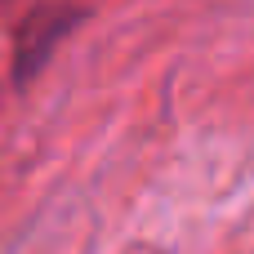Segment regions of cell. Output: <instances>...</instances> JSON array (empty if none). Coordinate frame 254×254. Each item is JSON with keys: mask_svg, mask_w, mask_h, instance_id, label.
Masks as SVG:
<instances>
[{"mask_svg": "<svg viewBox=\"0 0 254 254\" xmlns=\"http://www.w3.org/2000/svg\"><path fill=\"white\" fill-rule=\"evenodd\" d=\"M80 22V9L76 4H49V9H36L18 22L13 31V85L22 89L54 54V45Z\"/></svg>", "mask_w": 254, "mask_h": 254, "instance_id": "6da1fadb", "label": "cell"}]
</instances>
